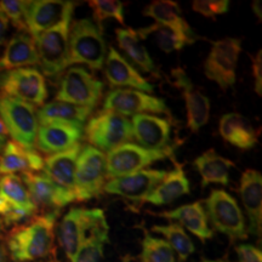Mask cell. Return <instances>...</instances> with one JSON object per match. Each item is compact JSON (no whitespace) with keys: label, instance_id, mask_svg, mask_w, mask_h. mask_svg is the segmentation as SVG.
<instances>
[{"label":"cell","instance_id":"cell-4","mask_svg":"<svg viewBox=\"0 0 262 262\" xmlns=\"http://www.w3.org/2000/svg\"><path fill=\"white\" fill-rule=\"evenodd\" d=\"M0 118L14 142L34 150L39 129L34 106L18 98L0 95Z\"/></svg>","mask_w":262,"mask_h":262},{"label":"cell","instance_id":"cell-5","mask_svg":"<svg viewBox=\"0 0 262 262\" xmlns=\"http://www.w3.org/2000/svg\"><path fill=\"white\" fill-rule=\"evenodd\" d=\"M203 204L215 231L227 235L232 243L248 238L245 217L234 196L224 189H212Z\"/></svg>","mask_w":262,"mask_h":262},{"label":"cell","instance_id":"cell-10","mask_svg":"<svg viewBox=\"0 0 262 262\" xmlns=\"http://www.w3.org/2000/svg\"><path fill=\"white\" fill-rule=\"evenodd\" d=\"M0 93L32 106H44L49 95L45 77L34 67L0 71Z\"/></svg>","mask_w":262,"mask_h":262},{"label":"cell","instance_id":"cell-32","mask_svg":"<svg viewBox=\"0 0 262 262\" xmlns=\"http://www.w3.org/2000/svg\"><path fill=\"white\" fill-rule=\"evenodd\" d=\"M116 38L119 48L125 52L126 56L135 63L140 70L146 73L158 75V68L149 56V52L140 41L136 31L131 28H117Z\"/></svg>","mask_w":262,"mask_h":262},{"label":"cell","instance_id":"cell-15","mask_svg":"<svg viewBox=\"0 0 262 262\" xmlns=\"http://www.w3.org/2000/svg\"><path fill=\"white\" fill-rule=\"evenodd\" d=\"M103 111L122 114L124 117L145 112L171 116L164 98L133 89L111 90L104 97Z\"/></svg>","mask_w":262,"mask_h":262},{"label":"cell","instance_id":"cell-35","mask_svg":"<svg viewBox=\"0 0 262 262\" xmlns=\"http://www.w3.org/2000/svg\"><path fill=\"white\" fill-rule=\"evenodd\" d=\"M150 231L159 233L165 237L173 253L178 254L179 260L183 262L194 253L195 247L189 235L186 233L185 228L175 222H170L168 225H155Z\"/></svg>","mask_w":262,"mask_h":262},{"label":"cell","instance_id":"cell-50","mask_svg":"<svg viewBox=\"0 0 262 262\" xmlns=\"http://www.w3.org/2000/svg\"><path fill=\"white\" fill-rule=\"evenodd\" d=\"M49 262H54V261H49ZM55 262H56V261H55Z\"/></svg>","mask_w":262,"mask_h":262},{"label":"cell","instance_id":"cell-29","mask_svg":"<svg viewBox=\"0 0 262 262\" xmlns=\"http://www.w3.org/2000/svg\"><path fill=\"white\" fill-rule=\"evenodd\" d=\"M175 163V169L166 172L165 178L162 180L157 187L150 192V194L145 199V203L153 205H166L172 203L180 196L191 193L189 180L186 176L185 170L181 164Z\"/></svg>","mask_w":262,"mask_h":262},{"label":"cell","instance_id":"cell-49","mask_svg":"<svg viewBox=\"0 0 262 262\" xmlns=\"http://www.w3.org/2000/svg\"><path fill=\"white\" fill-rule=\"evenodd\" d=\"M122 262H130V257H124V260Z\"/></svg>","mask_w":262,"mask_h":262},{"label":"cell","instance_id":"cell-13","mask_svg":"<svg viewBox=\"0 0 262 262\" xmlns=\"http://www.w3.org/2000/svg\"><path fill=\"white\" fill-rule=\"evenodd\" d=\"M37 212L38 208L19 176H0V217L5 226L31 220Z\"/></svg>","mask_w":262,"mask_h":262},{"label":"cell","instance_id":"cell-34","mask_svg":"<svg viewBox=\"0 0 262 262\" xmlns=\"http://www.w3.org/2000/svg\"><path fill=\"white\" fill-rule=\"evenodd\" d=\"M142 14L146 17L155 19L156 24L182 29L191 28L187 21L182 17L180 5L172 0H155L143 9Z\"/></svg>","mask_w":262,"mask_h":262},{"label":"cell","instance_id":"cell-45","mask_svg":"<svg viewBox=\"0 0 262 262\" xmlns=\"http://www.w3.org/2000/svg\"><path fill=\"white\" fill-rule=\"evenodd\" d=\"M8 135H9L8 130H6L4 123H3L2 118H0V136H5L6 137Z\"/></svg>","mask_w":262,"mask_h":262},{"label":"cell","instance_id":"cell-37","mask_svg":"<svg viewBox=\"0 0 262 262\" xmlns=\"http://www.w3.org/2000/svg\"><path fill=\"white\" fill-rule=\"evenodd\" d=\"M88 4L93 10L94 22L96 25L101 26L104 19L113 18L122 26H125L124 3L119 0H93L88 2Z\"/></svg>","mask_w":262,"mask_h":262},{"label":"cell","instance_id":"cell-1","mask_svg":"<svg viewBox=\"0 0 262 262\" xmlns=\"http://www.w3.org/2000/svg\"><path fill=\"white\" fill-rule=\"evenodd\" d=\"M61 211H47L26 224L15 226L6 235V248L14 262H33L55 253V228Z\"/></svg>","mask_w":262,"mask_h":262},{"label":"cell","instance_id":"cell-19","mask_svg":"<svg viewBox=\"0 0 262 262\" xmlns=\"http://www.w3.org/2000/svg\"><path fill=\"white\" fill-rule=\"evenodd\" d=\"M104 77L110 86L117 89H136L137 91H146L149 95L155 91V86L148 79L143 78L133 64L119 54L116 48L110 47L107 57L104 61Z\"/></svg>","mask_w":262,"mask_h":262},{"label":"cell","instance_id":"cell-16","mask_svg":"<svg viewBox=\"0 0 262 262\" xmlns=\"http://www.w3.org/2000/svg\"><path fill=\"white\" fill-rule=\"evenodd\" d=\"M165 175L166 171L164 170H140L130 175L110 180L104 185L103 191L131 202L145 203V199L162 182Z\"/></svg>","mask_w":262,"mask_h":262},{"label":"cell","instance_id":"cell-17","mask_svg":"<svg viewBox=\"0 0 262 262\" xmlns=\"http://www.w3.org/2000/svg\"><path fill=\"white\" fill-rule=\"evenodd\" d=\"M21 179L38 209L44 208L48 209V211H61L66 205L75 202L73 193L61 187L44 173L26 172Z\"/></svg>","mask_w":262,"mask_h":262},{"label":"cell","instance_id":"cell-9","mask_svg":"<svg viewBox=\"0 0 262 262\" xmlns=\"http://www.w3.org/2000/svg\"><path fill=\"white\" fill-rule=\"evenodd\" d=\"M104 219V211L98 208H72L66 212L57 226V241L68 260L74 257L89 232Z\"/></svg>","mask_w":262,"mask_h":262},{"label":"cell","instance_id":"cell-3","mask_svg":"<svg viewBox=\"0 0 262 262\" xmlns=\"http://www.w3.org/2000/svg\"><path fill=\"white\" fill-rule=\"evenodd\" d=\"M72 19H66L56 27L34 38L39 56V66L44 77L56 81L62 77L68 64V37Z\"/></svg>","mask_w":262,"mask_h":262},{"label":"cell","instance_id":"cell-26","mask_svg":"<svg viewBox=\"0 0 262 262\" xmlns=\"http://www.w3.org/2000/svg\"><path fill=\"white\" fill-rule=\"evenodd\" d=\"M44 158L38 152L26 149L14 141H9L0 153V175H15L16 172L40 171Z\"/></svg>","mask_w":262,"mask_h":262},{"label":"cell","instance_id":"cell-23","mask_svg":"<svg viewBox=\"0 0 262 262\" xmlns=\"http://www.w3.org/2000/svg\"><path fill=\"white\" fill-rule=\"evenodd\" d=\"M136 33L141 39H152L157 47L165 54L182 50L185 47L194 44L198 39H201L192 28L182 29L159 24L140 28Z\"/></svg>","mask_w":262,"mask_h":262},{"label":"cell","instance_id":"cell-46","mask_svg":"<svg viewBox=\"0 0 262 262\" xmlns=\"http://www.w3.org/2000/svg\"><path fill=\"white\" fill-rule=\"evenodd\" d=\"M6 142H8L6 137L5 136H0V153H2L3 149H4Z\"/></svg>","mask_w":262,"mask_h":262},{"label":"cell","instance_id":"cell-20","mask_svg":"<svg viewBox=\"0 0 262 262\" xmlns=\"http://www.w3.org/2000/svg\"><path fill=\"white\" fill-rule=\"evenodd\" d=\"M84 125L72 123H50L38 129L35 147L45 155H56L79 145Z\"/></svg>","mask_w":262,"mask_h":262},{"label":"cell","instance_id":"cell-33","mask_svg":"<svg viewBox=\"0 0 262 262\" xmlns=\"http://www.w3.org/2000/svg\"><path fill=\"white\" fill-rule=\"evenodd\" d=\"M110 226L107 220L100 221L84 239L77 254L71 262H101L104 254V245L110 244Z\"/></svg>","mask_w":262,"mask_h":262},{"label":"cell","instance_id":"cell-25","mask_svg":"<svg viewBox=\"0 0 262 262\" xmlns=\"http://www.w3.org/2000/svg\"><path fill=\"white\" fill-rule=\"evenodd\" d=\"M25 66H39V56L34 38L28 32L18 31L12 35L0 56V71H11Z\"/></svg>","mask_w":262,"mask_h":262},{"label":"cell","instance_id":"cell-31","mask_svg":"<svg viewBox=\"0 0 262 262\" xmlns=\"http://www.w3.org/2000/svg\"><path fill=\"white\" fill-rule=\"evenodd\" d=\"M93 113V108L77 106L62 101H52L37 111L38 123L41 125L50 123H72L84 125Z\"/></svg>","mask_w":262,"mask_h":262},{"label":"cell","instance_id":"cell-6","mask_svg":"<svg viewBox=\"0 0 262 262\" xmlns=\"http://www.w3.org/2000/svg\"><path fill=\"white\" fill-rule=\"evenodd\" d=\"M106 178V155L90 145L81 147L75 165V202H88L100 196Z\"/></svg>","mask_w":262,"mask_h":262},{"label":"cell","instance_id":"cell-18","mask_svg":"<svg viewBox=\"0 0 262 262\" xmlns=\"http://www.w3.org/2000/svg\"><path fill=\"white\" fill-rule=\"evenodd\" d=\"M175 86L181 89L187 113V126L192 133H198L210 119V100L203 91L192 83L182 68L172 71Z\"/></svg>","mask_w":262,"mask_h":262},{"label":"cell","instance_id":"cell-41","mask_svg":"<svg viewBox=\"0 0 262 262\" xmlns=\"http://www.w3.org/2000/svg\"><path fill=\"white\" fill-rule=\"evenodd\" d=\"M253 60V75L255 80V93L258 96H262V61H261V50L255 56H250Z\"/></svg>","mask_w":262,"mask_h":262},{"label":"cell","instance_id":"cell-47","mask_svg":"<svg viewBox=\"0 0 262 262\" xmlns=\"http://www.w3.org/2000/svg\"><path fill=\"white\" fill-rule=\"evenodd\" d=\"M201 262H231L228 260H224V258H216V260H208V258H204Z\"/></svg>","mask_w":262,"mask_h":262},{"label":"cell","instance_id":"cell-7","mask_svg":"<svg viewBox=\"0 0 262 262\" xmlns=\"http://www.w3.org/2000/svg\"><path fill=\"white\" fill-rule=\"evenodd\" d=\"M84 136L90 146L103 153L111 152L133 139V125L122 114L103 111L88 122Z\"/></svg>","mask_w":262,"mask_h":262},{"label":"cell","instance_id":"cell-8","mask_svg":"<svg viewBox=\"0 0 262 262\" xmlns=\"http://www.w3.org/2000/svg\"><path fill=\"white\" fill-rule=\"evenodd\" d=\"M242 52V39L227 37L212 41L211 50L204 62V74L215 81L222 91L233 89Z\"/></svg>","mask_w":262,"mask_h":262},{"label":"cell","instance_id":"cell-40","mask_svg":"<svg viewBox=\"0 0 262 262\" xmlns=\"http://www.w3.org/2000/svg\"><path fill=\"white\" fill-rule=\"evenodd\" d=\"M238 262H262V253L253 244H238L235 247Z\"/></svg>","mask_w":262,"mask_h":262},{"label":"cell","instance_id":"cell-14","mask_svg":"<svg viewBox=\"0 0 262 262\" xmlns=\"http://www.w3.org/2000/svg\"><path fill=\"white\" fill-rule=\"evenodd\" d=\"M77 3L62 0L25 2V22L33 38L56 27L66 19H72Z\"/></svg>","mask_w":262,"mask_h":262},{"label":"cell","instance_id":"cell-27","mask_svg":"<svg viewBox=\"0 0 262 262\" xmlns=\"http://www.w3.org/2000/svg\"><path fill=\"white\" fill-rule=\"evenodd\" d=\"M219 133L226 142L242 150L253 149L258 142L257 133L250 120L239 113L222 116L219 124Z\"/></svg>","mask_w":262,"mask_h":262},{"label":"cell","instance_id":"cell-12","mask_svg":"<svg viewBox=\"0 0 262 262\" xmlns=\"http://www.w3.org/2000/svg\"><path fill=\"white\" fill-rule=\"evenodd\" d=\"M169 157L173 158L172 147L169 149L152 150L135 143H124L108 152L106 156L107 178L112 180L130 175Z\"/></svg>","mask_w":262,"mask_h":262},{"label":"cell","instance_id":"cell-22","mask_svg":"<svg viewBox=\"0 0 262 262\" xmlns=\"http://www.w3.org/2000/svg\"><path fill=\"white\" fill-rule=\"evenodd\" d=\"M239 194L247 212L248 234L261 237L262 231V175L255 169H247L242 173Z\"/></svg>","mask_w":262,"mask_h":262},{"label":"cell","instance_id":"cell-44","mask_svg":"<svg viewBox=\"0 0 262 262\" xmlns=\"http://www.w3.org/2000/svg\"><path fill=\"white\" fill-rule=\"evenodd\" d=\"M0 262H6V250L2 243H0Z\"/></svg>","mask_w":262,"mask_h":262},{"label":"cell","instance_id":"cell-28","mask_svg":"<svg viewBox=\"0 0 262 262\" xmlns=\"http://www.w3.org/2000/svg\"><path fill=\"white\" fill-rule=\"evenodd\" d=\"M81 150V145L73 148L49 156L44 160V175L74 194V175L77 159Z\"/></svg>","mask_w":262,"mask_h":262},{"label":"cell","instance_id":"cell-48","mask_svg":"<svg viewBox=\"0 0 262 262\" xmlns=\"http://www.w3.org/2000/svg\"><path fill=\"white\" fill-rule=\"evenodd\" d=\"M4 229H5V225H4V222H3L2 217H0V234H2L3 232H4Z\"/></svg>","mask_w":262,"mask_h":262},{"label":"cell","instance_id":"cell-24","mask_svg":"<svg viewBox=\"0 0 262 262\" xmlns=\"http://www.w3.org/2000/svg\"><path fill=\"white\" fill-rule=\"evenodd\" d=\"M149 214L166 219V220L178 221L180 226L188 229L191 233L201 239L203 243L214 237V231L209 227L208 216H206L205 209L203 208V202L181 205L170 211L149 212Z\"/></svg>","mask_w":262,"mask_h":262},{"label":"cell","instance_id":"cell-21","mask_svg":"<svg viewBox=\"0 0 262 262\" xmlns=\"http://www.w3.org/2000/svg\"><path fill=\"white\" fill-rule=\"evenodd\" d=\"M133 137L139 146L146 149H169L171 137V124L164 118L152 114L133 116Z\"/></svg>","mask_w":262,"mask_h":262},{"label":"cell","instance_id":"cell-39","mask_svg":"<svg viewBox=\"0 0 262 262\" xmlns=\"http://www.w3.org/2000/svg\"><path fill=\"white\" fill-rule=\"evenodd\" d=\"M0 9L12 22L18 31L27 32L25 22V2L19 0H3L0 2Z\"/></svg>","mask_w":262,"mask_h":262},{"label":"cell","instance_id":"cell-43","mask_svg":"<svg viewBox=\"0 0 262 262\" xmlns=\"http://www.w3.org/2000/svg\"><path fill=\"white\" fill-rule=\"evenodd\" d=\"M253 10L255 11V15L258 17V21H261V2H254Z\"/></svg>","mask_w":262,"mask_h":262},{"label":"cell","instance_id":"cell-38","mask_svg":"<svg viewBox=\"0 0 262 262\" xmlns=\"http://www.w3.org/2000/svg\"><path fill=\"white\" fill-rule=\"evenodd\" d=\"M192 10L206 18L216 19L219 15L228 12L229 2L228 0H194L192 3Z\"/></svg>","mask_w":262,"mask_h":262},{"label":"cell","instance_id":"cell-11","mask_svg":"<svg viewBox=\"0 0 262 262\" xmlns=\"http://www.w3.org/2000/svg\"><path fill=\"white\" fill-rule=\"evenodd\" d=\"M103 83L84 67H71L61 78L55 101L94 108L102 97Z\"/></svg>","mask_w":262,"mask_h":262},{"label":"cell","instance_id":"cell-2","mask_svg":"<svg viewBox=\"0 0 262 262\" xmlns=\"http://www.w3.org/2000/svg\"><path fill=\"white\" fill-rule=\"evenodd\" d=\"M68 64L81 63L94 71L102 70L107 57V44L102 26L93 18L75 19L68 37Z\"/></svg>","mask_w":262,"mask_h":262},{"label":"cell","instance_id":"cell-42","mask_svg":"<svg viewBox=\"0 0 262 262\" xmlns=\"http://www.w3.org/2000/svg\"><path fill=\"white\" fill-rule=\"evenodd\" d=\"M8 29H9V18L6 17V15L2 11V9H0V47L4 44Z\"/></svg>","mask_w":262,"mask_h":262},{"label":"cell","instance_id":"cell-36","mask_svg":"<svg viewBox=\"0 0 262 262\" xmlns=\"http://www.w3.org/2000/svg\"><path fill=\"white\" fill-rule=\"evenodd\" d=\"M142 251L140 262H176V255L172 248L164 239L153 237L145 227H142Z\"/></svg>","mask_w":262,"mask_h":262},{"label":"cell","instance_id":"cell-30","mask_svg":"<svg viewBox=\"0 0 262 262\" xmlns=\"http://www.w3.org/2000/svg\"><path fill=\"white\" fill-rule=\"evenodd\" d=\"M193 166L202 178V188H205L211 183L228 186L229 172L235 165L232 160L217 155L214 148H210L196 157Z\"/></svg>","mask_w":262,"mask_h":262}]
</instances>
